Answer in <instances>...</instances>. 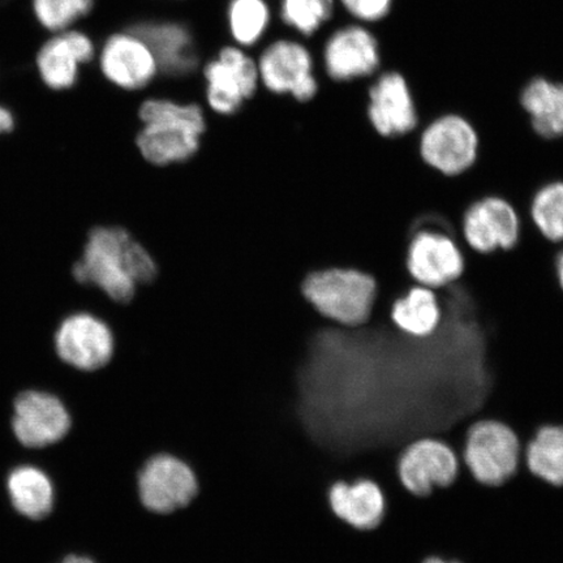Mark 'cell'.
<instances>
[{
	"mask_svg": "<svg viewBox=\"0 0 563 563\" xmlns=\"http://www.w3.org/2000/svg\"><path fill=\"white\" fill-rule=\"evenodd\" d=\"M73 276L77 284L96 288L117 305H126L139 287L157 278L158 265L129 230L97 227L89 232Z\"/></svg>",
	"mask_w": 563,
	"mask_h": 563,
	"instance_id": "cell-1",
	"label": "cell"
},
{
	"mask_svg": "<svg viewBox=\"0 0 563 563\" xmlns=\"http://www.w3.org/2000/svg\"><path fill=\"white\" fill-rule=\"evenodd\" d=\"M137 150L154 166L183 164L199 151L207 131L206 112L197 103L147 98L137 110Z\"/></svg>",
	"mask_w": 563,
	"mask_h": 563,
	"instance_id": "cell-2",
	"label": "cell"
},
{
	"mask_svg": "<svg viewBox=\"0 0 563 563\" xmlns=\"http://www.w3.org/2000/svg\"><path fill=\"white\" fill-rule=\"evenodd\" d=\"M302 297L323 319L344 328H358L371 319L377 284L368 273L352 267H328L301 282Z\"/></svg>",
	"mask_w": 563,
	"mask_h": 563,
	"instance_id": "cell-3",
	"label": "cell"
},
{
	"mask_svg": "<svg viewBox=\"0 0 563 563\" xmlns=\"http://www.w3.org/2000/svg\"><path fill=\"white\" fill-rule=\"evenodd\" d=\"M523 452L510 427L497 420H478L468 428L461 461L476 482L497 487L517 473Z\"/></svg>",
	"mask_w": 563,
	"mask_h": 563,
	"instance_id": "cell-4",
	"label": "cell"
},
{
	"mask_svg": "<svg viewBox=\"0 0 563 563\" xmlns=\"http://www.w3.org/2000/svg\"><path fill=\"white\" fill-rule=\"evenodd\" d=\"M10 424L20 446L44 450L67 438L73 417L65 400L55 393L25 389L13 398Z\"/></svg>",
	"mask_w": 563,
	"mask_h": 563,
	"instance_id": "cell-5",
	"label": "cell"
},
{
	"mask_svg": "<svg viewBox=\"0 0 563 563\" xmlns=\"http://www.w3.org/2000/svg\"><path fill=\"white\" fill-rule=\"evenodd\" d=\"M56 356L67 367L80 372H97L111 362L115 352V335L102 317L77 311L63 319L54 333Z\"/></svg>",
	"mask_w": 563,
	"mask_h": 563,
	"instance_id": "cell-6",
	"label": "cell"
},
{
	"mask_svg": "<svg viewBox=\"0 0 563 563\" xmlns=\"http://www.w3.org/2000/svg\"><path fill=\"white\" fill-rule=\"evenodd\" d=\"M141 505L147 511L167 516L187 508L199 492L195 471L181 457L168 453L154 454L137 474Z\"/></svg>",
	"mask_w": 563,
	"mask_h": 563,
	"instance_id": "cell-7",
	"label": "cell"
},
{
	"mask_svg": "<svg viewBox=\"0 0 563 563\" xmlns=\"http://www.w3.org/2000/svg\"><path fill=\"white\" fill-rule=\"evenodd\" d=\"M206 97L217 115H235L256 95L258 68L241 48L223 47L203 68Z\"/></svg>",
	"mask_w": 563,
	"mask_h": 563,
	"instance_id": "cell-8",
	"label": "cell"
},
{
	"mask_svg": "<svg viewBox=\"0 0 563 563\" xmlns=\"http://www.w3.org/2000/svg\"><path fill=\"white\" fill-rule=\"evenodd\" d=\"M260 81L274 95H290L311 102L320 91L311 53L297 41L279 40L267 46L258 60Z\"/></svg>",
	"mask_w": 563,
	"mask_h": 563,
	"instance_id": "cell-9",
	"label": "cell"
},
{
	"mask_svg": "<svg viewBox=\"0 0 563 563\" xmlns=\"http://www.w3.org/2000/svg\"><path fill=\"white\" fill-rule=\"evenodd\" d=\"M322 60L327 76L336 84L371 80L383 70L376 35L358 24L334 31L323 46Z\"/></svg>",
	"mask_w": 563,
	"mask_h": 563,
	"instance_id": "cell-10",
	"label": "cell"
},
{
	"mask_svg": "<svg viewBox=\"0 0 563 563\" xmlns=\"http://www.w3.org/2000/svg\"><path fill=\"white\" fill-rule=\"evenodd\" d=\"M367 97V115L378 135L397 137L418 129L417 102L400 70H379L368 82Z\"/></svg>",
	"mask_w": 563,
	"mask_h": 563,
	"instance_id": "cell-11",
	"label": "cell"
},
{
	"mask_svg": "<svg viewBox=\"0 0 563 563\" xmlns=\"http://www.w3.org/2000/svg\"><path fill=\"white\" fill-rule=\"evenodd\" d=\"M477 146V133L467 119L446 114L434 119L422 130L420 156L434 170L456 176L475 164Z\"/></svg>",
	"mask_w": 563,
	"mask_h": 563,
	"instance_id": "cell-12",
	"label": "cell"
},
{
	"mask_svg": "<svg viewBox=\"0 0 563 563\" xmlns=\"http://www.w3.org/2000/svg\"><path fill=\"white\" fill-rule=\"evenodd\" d=\"M460 457L446 442L421 438L404 449L398 460V476L408 492L426 497L434 489L449 487L460 473Z\"/></svg>",
	"mask_w": 563,
	"mask_h": 563,
	"instance_id": "cell-13",
	"label": "cell"
},
{
	"mask_svg": "<svg viewBox=\"0 0 563 563\" xmlns=\"http://www.w3.org/2000/svg\"><path fill=\"white\" fill-rule=\"evenodd\" d=\"M464 260L460 246L446 234L419 231L407 251V269L418 285L440 290L462 276Z\"/></svg>",
	"mask_w": 563,
	"mask_h": 563,
	"instance_id": "cell-14",
	"label": "cell"
},
{
	"mask_svg": "<svg viewBox=\"0 0 563 563\" xmlns=\"http://www.w3.org/2000/svg\"><path fill=\"white\" fill-rule=\"evenodd\" d=\"M463 238L478 253L510 250L517 244L520 221L516 209L501 197H484L463 217Z\"/></svg>",
	"mask_w": 563,
	"mask_h": 563,
	"instance_id": "cell-15",
	"label": "cell"
},
{
	"mask_svg": "<svg viewBox=\"0 0 563 563\" xmlns=\"http://www.w3.org/2000/svg\"><path fill=\"white\" fill-rule=\"evenodd\" d=\"M103 76L123 90H141L156 79V58L143 40L132 32L111 35L100 56Z\"/></svg>",
	"mask_w": 563,
	"mask_h": 563,
	"instance_id": "cell-16",
	"label": "cell"
},
{
	"mask_svg": "<svg viewBox=\"0 0 563 563\" xmlns=\"http://www.w3.org/2000/svg\"><path fill=\"white\" fill-rule=\"evenodd\" d=\"M132 33L150 46L157 60L158 70L170 77L194 74L199 66L191 32L178 23H140Z\"/></svg>",
	"mask_w": 563,
	"mask_h": 563,
	"instance_id": "cell-17",
	"label": "cell"
},
{
	"mask_svg": "<svg viewBox=\"0 0 563 563\" xmlns=\"http://www.w3.org/2000/svg\"><path fill=\"white\" fill-rule=\"evenodd\" d=\"M95 46L86 34L69 31L47 41L37 56L42 81L47 88L60 91L75 86L79 66L93 59Z\"/></svg>",
	"mask_w": 563,
	"mask_h": 563,
	"instance_id": "cell-18",
	"label": "cell"
},
{
	"mask_svg": "<svg viewBox=\"0 0 563 563\" xmlns=\"http://www.w3.org/2000/svg\"><path fill=\"white\" fill-rule=\"evenodd\" d=\"M328 501L338 519L361 531L376 528L386 509L382 488L367 477L335 482L328 492Z\"/></svg>",
	"mask_w": 563,
	"mask_h": 563,
	"instance_id": "cell-19",
	"label": "cell"
},
{
	"mask_svg": "<svg viewBox=\"0 0 563 563\" xmlns=\"http://www.w3.org/2000/svg\"><path fill=\"white\" fill-rule=\"evenodd\" d=\"M5 493L13 511L33 522L52 516L55 508V484L47 471L32 462L13 466L5 476Z\"/></svg>",
	"mask_w": 563,
	"mask_h": 563,
	"instance_id": "cell-20",
	"label": "cell"
},
{
	"mask_svg": "<svg viewBox=\"0 0 563 563\" xmlns=\"http://www.w3.org/2000/svg\"><path fill=\"white\" fill-rule=\"evenodd\" d=\"M519 101L539 136L563 137V81L533 76L520 90Z\"/></svg>",
	"mask_w": 563,
	"mask_h": 563,
	"instance_id": "cell-21",
	"label": "cell"
},
{
	"mask_svg": "<svg viewBox=\"0 0 563 563\" xmlns=\"http://www.w3.org/2000/svg\"><path fill=\"white\" fill-rule=\"evenodd\" d=\"M391 320L407 335H431L441 321L438 292L426 286H412L402 298L394 301Z\"/></svg>",
	"mask_w": 563,
	"mask_h": 563,
	"instance_id": "cell-22",
	"label": "cell"
},
{
	"mask_svg": "<svg viewBox=\"0 0 563 563\" xmlns=\"http://www.w3.org/2000/svg\"><path fill=\"white\" fill-rule=\"evenodd\" d=\"M523 457L532 475L554 487H563V427L539 428L525 446Z\"/></svg>",
	"mask_w": 563,
	"mask_h": 563,
	"instance_id": "cell-23",
	"label": "cell"
},
{
	"mask_svg": "<svg viewBox=\"0 0 563 563\" xmlns=\"http://www.w3.org/2000/svg\"><path fill=\"white\" fill-rule=\"evenodd\" d=\"M229 27L238 45L250 47L264 37L271 25V9L265 0H231Z\"/></svg>",
	"mask_w": 563,
	"mask_h": 563,
	"instance_id": "cell-24",
	"label": "cell"
},
{
	"mask_svg": "<svg viewBox=\"0 0 563 563\" xmlns=\"http://www.w3.org/2000/svg\"><path fill=\"white\" fill-rule=\"evenodd\" d=\"M531 217L548 241L563 243V181L549 183L534 194Z\"/></svg>",
	"mask_w": 563,
	"mask_h": 563,
	"instance_id": "cell-25",
	"label": "cell"
},
{
	"mask_svg": "<svg viewBox=\"0 0 563 563\" xmlns=\"http://www.w3.org/2000/svg\"><path fill=\"white\" fill-rule=\"evenodd\" d=\"M335 0H280V18L302 35L319 32L334 15Z\"/></svg>",
	"mask_w": 563,
	"mask_h": 563,
	"instance_id": "cell-26",
	"label": "cell"
},
{
	"mask_svg": "<svg viewBox=\"0 0 563 563\" xmlns=\"http://www.w3.org/2000/svg\"><path fill=\"white\" fill-rule=\"evenodd\" d=\"M33 7L42 25L59 32L88 15L93 0H33Z\"/></svg>",
	"mask_w": 563,
	"mask_h": 563,
	"instance_id": "cell-27",
	"label": "cell"
},
{
	"mask_svg": "<svg viewBox=\"0 0 563 563\" xmlns=\"http://www.w3.org/2000/svg\"><path fill=\"white\" fill-rule=\"evenodd\" d=\"M396 0H340L344 11L361 23H378L389 16Z\"/></svg>",
	"mask_w": 563,
	"mask_h": 563,
	"instance_id": "cell-28",
	"label": "cell"
},
{
	"mask_svg": "<svg viewBox=\"0 0 563 563\" xmlns=\"http://www.w3.org/2000/svg\"><path fill=\"white\" fill-rule=\"evenodd\" d=\"M15 129V117H13L10 109L0 104V136L10 133Z\"/></svg>",
	"mask_w": 563,
	"mask_h": 563,
	"instance_id": "cell-29",
	"label": "cell"
},
{
	"mask_svg": "<svg viewBox=\"0 0 563 563\" xmlns=\"http://www.w3.org/2000/svg\"><path fill=\"white\" fill-rule=\"evenodd\" d=\"M58 563H97L93 559H90L89 555L79 554V553H69L65 555Z\"/></svg>",
	"mask_w": 563,
	"mask_h": 563,
	"instance_id": "cell-30",
	"label": "cell"
},
{
	"mask_svg": "<svg viewBox=\"0 0 563 563\" xmlns=\"http://www.w3.org/2000/svg\"><path fill=\"white\" fill-rule=\"evenodd\" d=\"M555 273H558L559 284L563 290V243L558 253V257H555Z\"/></svg>",
	"mask_w": 563,
	"mask_h": 563,
	"instance_id": "cell-31",
	"label": "cell"
},
{
	"mask_svg": "<svg viewBox=\"0 0 563 563\" xmlns=\"http://www.w3.org/2000/svg\"><path fill=\"white\" fill-rule=\"evenodd\" d=\"M422 563H461V562H456V561H446V560H442L440 558H429L427 559L424 562Z\"/></svg>",
	"mask_w": 563,
	"mask_h": 563,
	"instance_id": "cell-32",
	"label": "cell"
}]
</instances>
